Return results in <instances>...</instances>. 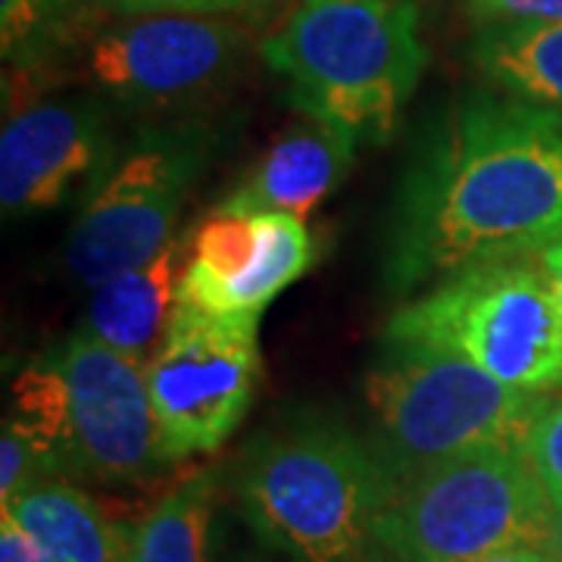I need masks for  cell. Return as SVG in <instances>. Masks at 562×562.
Returning <instances> with one entry per match:
<instances>
[{
  "instance_id": "cell-1",
  "label": "cell",
  "mask_w": 562,
  "mask_h": 562,
  "mask_svg": "<svg viewBox=\"0 0 562 562\" xmlns=\"http://www.w3.org/2000/svg\"><path fill=\"white\" fill-rule=\"evenodd\" d=\"M562 241V110L469 94L422 132L384 235V288L403 297L465 266Z\"/></svg>"
},
{
  "instance_id": "cell-2",
  "label": "cell",
  "mask_w": 562,
  "mask_h": 562,
  "mask_svg": "<svg viewBox=\"0 0 562 562\" xmlns=\"http://www.w3.org/2000/svg\"><path fill=\"white\" fill-rule=\"evenodd\" d=\"M303 116L384 144L428 66L416 0H301L262 44Z\"/></svg>"
},
{
  "instance_id": "cell-3",
  "label": "cell",
  "mask_w": 562,
  "mask_h": 562,
  "mask_svg": "<svg viewBox=\"0 0 562 562\" xmlns=\"http://www.w3.org/2000/svg\"><path fill=\"white\" fill-rule=\"evenodd\" d=\"M247 525L301 562H375L391 482L372 441L322 416L291 422L247 450L238 479Z\"/></svg>"
},
{
  "instance_id": "cell-4",
  "label": "cell",
  "mask_w": 562,
  "mask_h": 562,
  "mask_svg": "<svg viewBox=\"0 0 562 562\" xmlns=\"http://www.w3.org/2000/svg\"><path fill=\"white\" fill-rule=\"evenodd\" d=\"M366 401L391 491L438 462L487 447H525L550 406L547 394L509 387L475 362L413 347H384L366 375Z\"/></svg>"
},
{
  "instance_id": "cell-5",
  "label": "cell",
  "mask_w": 562,
  "mask_h": 562,
  "mask_svg": "<svg viewBox=\"0 0 562 562\" xmlns=\"http://www.w3.org/2000/svg\"><path fill=\"white\" fill-rule=\"evenodd\" d=\"M384 347L438 350L475 362L509 387L562 384V313L543 266L525 257L465 266L384 325Z\"/></svg>"
},
{
  "instance_id": "cell-6",
  "label": "cell",
  "mask_w": 562,
  "mask_h": 562,
  "mask_svg": "<svg viewBox=\"0 0 562 562\" xmlns=\"http://www.w3.org/2000/svg\"><path fill=\"white\" fill-rule=\"evenodd\" d=\"M550 528L553 503L522 447H487L397 484L375 538L394 562H472L547 547Z\"/></svg>"
},
{
  "instance_id": "cell-7",
  "label": "cell",
  "mask_w": 562,
  "mask_h": 562,
  "mask_svg": "<svg viewBox=\"0 0 562 562\" xmlns=\"http://www.w3.org/2000/svg\"><path fill=\"white\" fill-rule=\"evenodd\" d=\"M201 125L144 128L85 198L66 241V266L85 288L135 269L176 238V222L210 160Z\"/></svg>"
},
{
  "instance_id": "cell-8",
  "label": "cell",
  "mask_w": 562,
  "mask_h": 562,
  "mask_svg": "<svg viewBox=\"0 0 562 562\" xmlns=\"http://www.w3.org/2000/svg\"><path fill=\"white\" fill-rule=\"evenodd\" d=\"M260 319L213 316L176 303L147 360V387L172 462L213 453L247 416L260 384Z\"/></svg>"
},
{
  "instance_id": "cell-9",
  "label": "cell",
  "mask_w": 562,
  "mask_h": 562,
  "mask_svg": "<svg viewBox=\"0 0 562 562\" xmlns=\"http://www.w3.org/2000/svg\"><path fill=\"white\" fill-rule=\"evenodd\" d=\"M50 360L66 384V475L128 484L172 465L147 387V362L81 328Z\"/></svg>"
},
{
  "instance_id": "cell-10",
  "label": "cell",
  "mask_w": 562,
  "mask_h": 562,
  "mask_svg": "<svg viewBox=\"0 0 562 562\" xmlns=\"http://www.w3.org/2000/svg\"><path fill=\"white\" fill-rule=\"evenodd\" d=\"M247 32L228 16L147 13L103 25L85 50L91 85L125 106H179L241 69Z\"/></svg>"
},
{
  "instance_id": "cell-11",
  "label": "cell",
  "mask_w": 562,
  "mask_h": 562,
  "mask_svg": "<svg viewBox=\"0 0 562 562\" xmlns=\"http://www.w3.org/2000/svg\"><path fill=\"white\" fill-rule=\"evenodd\" d=\"M313 235L288 213L213 210L188 235L179 301L213 316L260 319L266 306L313 266Z\"/></svg>"
},
{
  "instance_id": "cell-12",
  "label": "cell",
  "mask_w": 562,
  "mask_h": 562,
  "mask_svg": "<svg viewBox=\"0 0 562 562\" xmlns=\"http://www.w3.org/2000/svg\"><path fill=\"white\" fill-rule=\"evenodd\" d=\"M120 147L98 98H66L7 113L0 132V206L7 220L41 216L91 194Z\"/></svg>"
},
{
  "instance_id": "cell-13",
  "label": "cell",
  "mask_w": 562,
  "mask_h": 562,
  "mask_svg": "<svg viewBox=\"0 0 562 562\" xmlns=\"http://www.w3.org/2000/svg\"><path fill=\"white\" fill-rule=\"evenodd\" d=\"M357 147L338 128L303 116L262 154L220 210L244 216L288 213L303 220L347 179Z\"/></svg>"
},
{
  "instance_id": "cell-14",
  "label": "cell",
  "mask_w": 562,
  "mask_h": 562,
  "mask_svg": "<svg viewBox=\"0 0 562 562\" xmlns=\"http://www.w3.org/2000/svg\"><path fill=\"white\" fill-rule=\"evenodd\" d=\"M188 262V235H176L157 257L91 288L81 331L147 362L169 328Z\"/></svg>"
},
{
  "instance_id": "cell-15",
  "label": "cell",
  "mask_w": 562,
  "mask_h": 562,
  "mask_svg": "<svg viewBox=\"0 0 562 562\" xmlns=\"http://www.w3.org/2000/svg\"><path fill=\"white\" fill-rule=\"evenodd\" d=\"M25 535L57 562H125L132 535L116 525L85 491L50 479L3 503Z\"/></svg>"
},
{
  "instance_id": "cell-16",
  "label": "cell",
  "mask_w": 562,
  "mask_h": 562,
  "mask_svg": "<svg viewBox=\"0 0 562 562\" xmlns=\"http://www.w3.org/2000/svg\"><path fill=\"white\" fill-rule=\"evenodd\" d=\"M103 0H0V54L16 81H38L98 38Z\"/></svg>"
},
{
  "instance_id": "cell-17",
  "label": "cell",
  "mask_w": 562,
  "mask_h": 562,
  "mask_svg": "<svg viewBox=\"0 0 562 562\" xmlns=\"http://www.w3.org/2000/svg\"><path fill=\"white\" fill-rule=\"evenodd\" d=\"M469 60L501 94L562 110V22L479 25Z\"/></svg>"
},
{
  "instance_id": "cell-18",
  "label": "cell",
  "mask_w": 562,
  "mask_h": 562,
  "mask_svg": "<svg viewBox=\"0 0 562 562\" xmlns=\"http://www.w3.org/2000/svg\"><path fill=\"white\" fill-rule=\"evenodd\" d=\"M213 475H194L169 491L132 531L125 562H210Z\"/></svg>"
},
{
  "instance_id": "cell-19",
  "label": "cell",
  "mask_w": 562,
  "mask_h": 562,
  "mask_svg": "<svg viewBox=\"0 0 562 562\" xmlns=\"http://www.w3.org/2000/svg\"><path fill=\"white\" fill-rule=\"evenodd\" d=\"M57 479L50 462L13 422L3 419L0 431V503L16 501L29 487Z\"/></svg>"
},
{
  "instance_id": "cell-20",
  "label": "cell",
  "mask_w": 562,
  "mask_h": 562,
  "mask_svg": "<svg viewBox=\"0 0 562 562\" xmlns=\"http://www.w3.org/2000/svg\"><path fill=\"white\" fill-rule=\"evenodd\" d=\"M525 457L538 472L553 509H562V403L547 406L525 438Z\"/></svg>"
},
{
  "instance_id": "cell-21",
  "label": "cell",
  "mask_w": 562,
  "mask_h": 562,
  "mask_svg": "<svg viewBox=\"0 0 562 562\" xmlns=\"http://www.w3.org/2000/svg\"><path fill=\"white\" fill-rule=\"evenodd\" d=\"M106 10L122 16H147V13H191V16H254L279 0H103Z\"/></svg>"
},
{
  "instance_id": "cell-22",
  "label": "cell",
  "mask_w": 562,
  "mask_h": 562,
  "mask_svg": "<svg viewBox=\"0 0 562 562\" xmlns=\"http://www.w3.org/2000/svg\"><path fill=\"white\" fill-rule=\"evenodd\" d=\"M479 25L497 22H562V0H465Z\"/></svg>"
},
{
  "instance_id": "cell-23",
  "label": "cell",
  "mask_w": 562,
  "mask_h": 562,
  "mask_svg": "<svg viewBox=\"0 0 562 562\" xmlns=\"http://www.w3.org/2000/svg\"><path fill=\"white\" fill-rule=\"evenodd\" d=\"M0 562H57L32 535H25L10 513L0 516Z\"/></svg>"
},
{
  "instance_id": "cell-24",
  "label": "cell",
  "mask_w": 562,
  "mask_h": 562,
  "mask_svg": "<svg viewBox=\"0 0 562 562\" xmlns=\"http://www.w3.org/2000/svg\"><path fill=\"white\" fill-rule=\"evenodd\" d=\"M472 562H560L550 547H513V550H501V553H491V557H482V560Z\"/></svg>"
},
{
  "instance_id": "cell-25",
  "label": "cell",
  "mask_w": 562,
  "mask_h": 562,
  "mask_svg": "<svg viewBox=\"0 0 562 562\" xmlns=\"http://www.w3.org/2000/svg\"><path fill=\"white\" fill-rule=\"evenodd\" d=\"M541 266H543V272H547V279H550L553 297H557V303H560V313H562V241L550 244L547 250H541Z\"/></svg>"
},
{
  "instance_id": "cell-26",
  "label": "cell",
  "mask_w": 562,
  "mask_h": 562,
  "mask_svg": "<svg viewBox=\"0 0 562 562\" xmlns=\"http://www.w3.org/2000/svg\"><path fill=\"white\" fill-rule=\"evenodd\" d=\"M550 553L562 562V509H553V528H550Z\"/></svg>"
},
{
  "instance_id": "cell-27",
  "label": "cell",
  "mask_w": 562,
  "mask_h": 562,
  "mask_svg": "<svg viewBox=\"0 0 562 562\" xmlns=\"http://www.w3.org/2000/svg\"><path fill=\"white\" fill-rule=\"evenodd\" d=\"M254 562H266V560H254ZM276 562H301V560H291V557H284V553H279V560Z\"/></svg>"
}]
</instances>
